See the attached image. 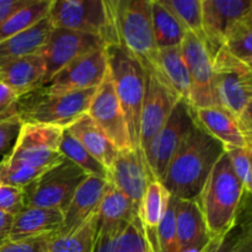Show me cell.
I'll use <instances>...</instances> for the list:
<instances>
[{"label": "cell", "instance_id": "obj_1", "mask_svg": "<svg viewBox=\"0 0 252 252\" xmlns=\"http://www.w3.org/2000/svg\"><path fill=\"white\" fill-rule=\"evenodd\" d=\"M224 152L223 145L196 122L170 161L161 185L174 198L194 201Z\"/></svg>", "mask_w": 252, "mask_h": 252}, {"label": "cell", "instance_id": "obj_2", "mask_svg": "<svg viewBox=\"0 0 252 252\" xmlns=\"http://www.w3.org/2000/svg\"><path fill=\"white\" fill-rule=\"evenodd\" d=\"M250 194L245 193L224 152L196 199L214 243L231 233L236 225L241 203Z\"/></svg>", "mask_w": 252, "mask_h": 252}, {"label": "cell", "instance_id": "obj_3", "mask_svg": "<svg viewBox=\"0 0 252 252\" xmlns=\"http://www.w3.org/2000/svg\"><path fill=\"white\" fill-rule=\"evenodd\" d=\"M107 71L127 122L130 143L139 147V125L145 93V71L138 59L120 44H107Z\"/></svg>", "mask_w": 252, "mask_h": 252}, {"label": "cell", "instance_id": "obj_4", "mask_svg": "<svg viewBox=\"0 0 252 252\" xmlns=\"http://www.w3.org/2000/svg\"><path fill=\"white\" fill-rule=\"evenodd\" d=\"M116 44L142 63L147 71H155L158 47L153 34L150 0H108Z\"/></svg>", "mask_w": 252, "mask_h": 252}, {"label": "cell", "instance_id": "obj_5", "mask_svg": "<svg viewBox=\"0 0 252 252\" xmlns=\"http://www.w3.org/2000/svg\"><path fill=\"white\" fill-rule=\"evenodd\" d=\"M48 17L53 29L94 34L106 46L116 44L108 0H52Z\"/></svg>", "mask_w": 252, "mask_h": 252}, {"label": "cell", "instance_id": "obj_6", "mask_svg": "<svg viewBox=\"0 0 252 252\" xmlns=\"http://www.w3.org/2000/svg\"><path fill=\"white\" fill-rule=\"evenodd\" d=\"M85 177L76 165L63 157L24 189L26 206L56 209L63 213Z\"/></svg>", "mask_w": 252, "mask_h": 252}, {"label": "cell", "instance_id": "obj_7", "mask_svg": "<svg viewBox=\"0 0 252 252\" xmlns=\"http://www.w3.org/2000/svg\"><path fill=\"white\" fill-rule=\"evenodd\" d=\"M63 128L42 123L22 122L7 162L33 169H48L63 158L59 152Z\"/></svg>", "mask_w": 252, "mask_h": 252}, {"label": "cell", "instance_id": "obj_8", "mask_svg": "<svg viewBox=\"0 0 252 252\" xmlns=\"http://www.w3.org/2000/svg\"><path fill=\"white\" fill-rule=\"evenodd\" d=\"M194 125V110L187 101L180 98L167 122L155 135L144 153L145 161L153 180L162 181L170 161Z\"/></svg>", "mask_w": 252, "mask_h": 252}, {"label": "cell", "instance_id": "obj_9", "mask_svg": "<svg viewBox=\"0 0 252 252\" xmlns=\"http://www.w3.org/2000/svg\"><path fill=\"white\" fill-rule=\"evenodd\" d=\"M96 89L62 95H41L37 93V97L27 105L21 100V122L42 123L66 129L71 123L88 112Z\"/></svg>", "mask_w": 252, "mask_h": 252}, {"label": "cell", "instance_id": "obj_10", "mask_svg": "<svg viewBox=\"0 0 252 252\" xmlns=\"http://www.w3.org/2000/svg\"><path fill=\"white\" fill-rule=\"evenodd\" d=\"M105 48L79 57L66 64L36 93L41 95H62L98 88L107 74Z\"/></svg>", "mask_w": 252, "mask_h": 252}, {"label": "cell", "instance_id": "obj_11", "mask_svg": "<svg viewBox=\"0 0 252 252\" xmlns=\"http://www.w3.org/2000/svg\"><path fill=\"white\" fill-rule=\"evenodd\" d=\"M213 88L218 107L238 122L244 135L252 142V69L214 73Z\"/></svg>", "mask_w": 252, "mask_h": 252}, {"label": "cell", "instance_id": "obj_12", "mask_svg": "<svg viewBox=\"0 0 252 252\" xmlns=\"http://www.w3.org/2000/svg\"><path fill=\"white\" fill-rule=\"evenodd\" d=\"M182 58L189 76V105L193 110L218 107L213 88V66L212 56L206 44L194 34L186 32L181 44Z\"/></svg>", "mask_w": 252, "mask_h": 252}, {"label": "cell", "instance_id": "obj_13", "mask_svg": "<svg viewBox=\"0 0 252 252\" xmlns=\"http://www.w3.org/2000/svg\"><path fill=\"white\" fill-rule=\"evenodd\" d=\"M86 113L118 152L132 149L127 122L108 71L96 89Z\"/></svg>", "mask_w": 252, "mask_h": 252}, {"label": "cell", "instance_id": "obj_14", "mask_svg": "<svg viewBox=\"0 0 252 252\" xmlns=\"http://www.w3.org/2000/svg\"><path fill=\"white\" fill-rule=\"evenodd\" d=\"M179 100L176 94L157 74L147 71L139 125V147L143 154L147 152L155 135L167 122Z\"/></svg>", "mask_w": 252, "mask_h": 252}, {"label": "cell", "instance_id": "obj_15", "mask_svg": "<svg viewBox=\"0 0 252 252\" xmlns=\"http://www.w3.org/2000/svg\"><path fill=\"white\" fill-rule=\"evenodd\" d=\"M105 47L106 43L101 37L70 30L52 29L41 51L46 64L44 84L70 62Z\"/></svg>", "mask_w": 252, "mask_h": 252}, {"label": "cell", "instance_id": "obj_16", "mask_svg": "<svg viewBox=\"0 0 252 252\" xmlns=\"http://www.w3.org/2000/svg\"><path fill=\"white\" fill-rule=\"evenodd\" d=\"M251 12V0H202L204 44L212 58L234 25Z\"/></svg>", "mask_w": 252, "mask_h": 252}, {"label": "cell", "instance_id": "obj_17", "mask_svg": "<svg viewBox=\"0 0 252 252\" xmlns=\"http://www.w3.org/2000/svg\"><path fill=\"white\" fill-rule=\"evenodd\" d=\"M153 180L142 149L118 152L115 161L107 170V181L130 199L138 209L148 184Z\"/></svg>", "mask_w": 252, "mask_h": 252}, {"label": "cell", "instance_id": "obj_18", "mask_svg": "<svg viewBox=\"0 0 252 252\" xmlns=\"http://www.w3.org/2000/svg\"><path fill=\"white\" fill-rule=\"evenodd\" d=\"M107 185V180L86 176L64 208L63 221L56 235H69L95 216Z\"/></svg>", "mask_w": 252, "mask_h": 252}, {"label": "cell", "instance_id": "obj_19", "mask_svg": "<svg viewBox=\"0 0 252 252\" xmlns=\"http://www.w3.org/2000/svg\"><path fill=\"white\" fill-rule=\"evenodd\" d=\"M175 225L179 252H209L217 244L207 230L196 199H177Z\"/></svg>", "mask_w": 252, "mask_h": 252}, {"label": "cell", "instance_id": "obj_20", "mask_svg": "<svg viewBox=\"0 0 252 252\" xmlns=\"http://www.w3.org/2000/svg\"><path fill=\"white\" fill-rule=\"evenodd\" d=\"M46 64L41 52L0 66V83L19 97L36 93L43 86Z\"/></svg>", "mask_w": 252, "mask_h": 252}, {"label": "cell", "instance_id": "obj_21", "mask_svg": "<svg viewBox=\"0 0 252 252\" xmlns=\"http://www.w3.org/2000/svg\"><path fill=\"white\" fill-rule=\"evenodd\" d=\"M93 252H155L139 218L111 231L97 233Z\"/></svg>", "mask_w": 252, "mask_h": 252}, {"label": "cell", "instance_id": "obj_22", "mask_svg": "<svg viewBox=\"0 0 252 252\" xmlns=\"http://www.w3.org/2000/svg\"><path fill=\"white\" fill-rule=\"evenodd\" d=\"M63 221V213L56 209L26 206L12 219L7 240H25L56 234Z\"/></svg>", "mask_w": 252, "mask_h": 252}, {"label": "cell", "instance_id": "obj_23", "mask_svg": "<svg viewBox=\"0 0 252 252\" xmlns=\"http://www.w3.org/2000/svg\"><path fill=\"white\" fill-rule=\"evenodd\" d=\"M196 122L218 140L224 149L252 147V142L244 135L238 122L221 107H206L194 110Z\"/></svg>", "mask_w": 252, "mask_h": 252}, {"label": "cell", "instance_id": "obj_24", "mask_svg": "<svg viewBox=\"0 0 252 252\" xmlns=\"http://www.w3.org/2000/svg\"><path fill=\"white\" fill-rule=\"evenodd\" d=\"M49 17H44L30 29L0 42V66L39 53L52 31Z\"/></svg>", "mask_w": 252, "mask_h": 252}, {"label": "cell", "instance_id": "obj_25", "mask_svg": "<svg viewBox=\"0 0 252 252\" xmlns=\"http://www.w3.org/2000/svg\"><path fill=\"white\" fill-rule=\"evenodd\" d=\"M137 218L138 209L130 199L108 184L96 212V234L111 231Z\"/></svg>", "mask_w": 252, "mask_h": 252}, {"label": "cell", "instance_id": "obj_26", "mask_svg": "<svg viewBox=\"0 0 252 252\" xmlns=\"http://www.w3.org/2000/svg\"><path fill=\"white\" fill-rule=\"evenodd\" d=\"M65 130L83 145L86 152L90 153L102 166H105L106 170L110 169L117 157L118 150L96 127L88 113L71 123Z\"/></svg>", "mask_w": 252, "mask_h": 252}, {"label": "cell", "instance_id": "obj_27", "mask_svg": "<svg viewBox=\"0 0 252 252\" xmlns=\"http://www.w3.org/2000/svg\"><path fill=\"white\" fill-rule=\"evenodd\" d=\"M154 74L176 94L177 97L189 103V76L180 46L158 49Z\"/></svg>", "mask_w": 252, "mask_h": 252}, {"label": "cell", "instance_id": "obj_28", "mask_svg": "<svg viewBox=\"0 0 252 252\" xmlns=\"http://www.w3.org/2000/svg\"><path fill=\"white\" fill-rule=\"evenodd\" d=\"M150 12L153 34L158 49L180 46L186 34V30L174 14L160 0H150Z\"/></svg>", "mask_w": 252, "mask_h": 252}, {"label": "cell", "instance_id": "obj_29", "mask_svg": "<svg viewBox=\"0 0 252 252\" xmlns=\"http://www.w3.org/2000/svg\"><path fill=\"white\" fill-rule=\"evenodd\" d=\"M169 199L170 194L164 189L161 182L150 180L138 207V218L149 235L152 233L154 234L155 229L164 217Z\"/></svg>", "mask_w": 252, "mask_h": 252}, {"label": "cell", "instance_id": "obj_30", "mask_svg": "<svg viewBox=\"0 0 252 252\" xmlns=\"http://www.w3.org/2000/svg\"><path fill=\"white\" fill-rule=\"evenodd\" d=\"M52 0H30L27 5L17 10L0 25V42L30 29L48 16Z\"/></svg>", "mask_w": 252, "mask_h": 252}, {"label": "cell", "instance_id": "obj_31", "mask_svg": "<svg viewBox=\"0 0 252 252\" xmlns=\"http://www.w3.org/2000/svg\"><path fill=\"white\" fill-rule=\"evenodd\" d=\"M96 236V214L69 235L53 234L48 241L47 252H93Z\"/></svg>", "mask_w": 252, "mask_h": 252}, {"label": "cell", "instance_id": "obj_32", "mask_svg": "<svg viewBox=\"0 0 252 252\" xmlns=\"http://www.w3.org/2000/svg\"><path fill=\"white\" fill-rule=\"evenodd\" d=\"M59 152L65 159L73 162L74 165H76L86 176L107 180V170H106V167L102 166L90 153L86 152L83 145L73 135L69 134L66 130H64L63 137H62Z\"/></svg>", "mask_w": 252, "mask_h": 252}, {"label": "cell", "instance_id": "obj_33", "mask_svg": "<svg viewBox=\"0 0 252 252\" xmlns=\"http://www.w3.org/2000/svg\"><path fill=\"white\" fill-rule=\"evenodd\" d=\"M221 48L252 68V12L234 25L226 34Z\"/></svg>", "mask_w": 252, "mask_h": 252}, {"label": "cell", "instance_id": "obj_34", "mask_svg": "<svg viewBox=\"0 0 252 252\" xmlns=\"http://www.w3.org/2000/svg\"><path fill=\"white\" fill-rule=\"evenodd\" d=\"M179 20L186 32L194 34L204 43L202 25V0H160Z\"/></svg>", "mask_w": 252, "mask_h": 252}, {"label": "cell", "instance_id": "obj_35", "mask_svg": "<svg viewBox=\"0 0 252 252\" xmlns=\"http://www.w3.org/2000/svg\"><path fill=\"white\" fill-rule=\"evenodd\" d=\"M176 201V198L170 196L164 217H162L159 225L155 229L154 240H153L155 252H179L176 238V225H175Z\"/></svg>", "mask_w": 252, "mask_h": 252}, {"label": "cell", "instance_id": "obj_36", "mask_svg": "<svg viewBox=\"0 0 252 252\" xmlns=\"http://www.w3.org/2000/svg\"><path fill=\"white\" fill-rule=\"evenodd\" d=\"M44 170L12 164L2 159L0 162V185L24 189L31 185Z\"/></svg>", "mask_w": 252, "mask_h": 252}, {"label": "cell", "instance_id": "obj_37", "mask_svg": "<svg viewBox=\"0 0 252 252\" xmlns=\"http://www.w3.org/2000/svg\"><path fill=\"white\" fill-rule=\"evenodd\" d=\"M251 148H230L225 149L234 174L238 177L246 194L251 193L252 189V166H251Z\"/></svg>", "mask_w": 252, "mask_h": 252}, {"label": "cell", "instance_id": "obj_38", "mask_svg": "<svg viewBox=\"0 0 252 252\" xmlns=\"http://www.w3.org/2000/svg\"><path fill=\"white\" fill-rule=\"evenodd\" d=\"M25 207L26 201L24 189L0 185V212L15 217Z\"/></svg>", "mask_w": 252, "mask_h": 252}, {"label": "cell", "instance_id": "obj_39", "mask_svg": "<svg viewBox=\"0 0 252 252\" xmlns=\"http://www.w3.org/2000/svg\"><path fill=\"white\" fill-rule=\"evenodd\" d=\"M53 234L25 240H5L0 241V252H47L48 241Z\"/></svg>", "mask_w": 252, "mask_h": 252}, {"label": "cell", "instance_id": "obj_40", "mask_svg": "<svg viewBox=\"0 0 252 252\" xmlns=\"http://www.w3.org/2000/svg\"><path fill=\"white\" fill-rule=\"evenodd\" d=\"M20 112H21V97H19L6 85L0 83V122L12 118H20Z\"/></svg>", "mask_w": 252, "mask_h": 252}, {"label": "cell", "instance_id": "obj_41", "mask_svg": "<svg viewBox=\"0 0 252 252\" xmlns=\"http://www.w3.org/2000/svg\"><path fill=\"white\" fill-rule=\"evenodd\" d=\"M21 123L20 118H12V120L0 122V154H5L12 143H15Z\"/></svg>", "mask_w": 252, "mask_h": 252}, {"label": "cell", "instance_id": "obj_42", "mask_svg": "<svg viewBox=\"0 0 252 252\" xmlns=\"http://www.w3.org/2000/svg\"><path fill=\"white\" fill-rule=\"evenodd\" d=\"M230 252H252V233L250 219L243 224L240 234L234 238Z\"/></svg>", "mask_w": 252, "mask_h": 252}, {"label": "cell", "instance_id": "obj_43", "mask_svg": "<svg viewBox=\"0 0 252 252\" xmlns=\"http://www.w3.org/2000/svg\"><path fill=\"white\" fill-rule=\"evenodd\" d=\"M29 2L30 0H0V25Z\"/></svg>", "mask_w": 252, "mask_h": 252}, {"label": "cell", "instance_id": "obj_44", "mask_svg": "<svg viewBox=\"0 0 252 252\" xmlns=\"http://www.w3.org/2000/svg\"><path fill=\"white\" fill-rule=\"evenodd\" d=\"M12 219H14L12 216L0 212V241L5 240V239L7 238V235H9L10 228H11L12 224Z\"/></svg>", "mask_w": 252, "mask_h": 252}, {"label": "cell", "instance_id": "obj_45", "mask_svg": "<svg viewBox=\"0 0 252 252\" xmlns=\"http://www.w3.org/2000/svg\"><path fill=\"white\" fill-rule=\"evenodd\" d=\"M233 241H234V239L231 238L230 234H228V235H226L223 240L218 241V243L213 246V249H212L209 252H230L231 245H233Z\"/></svg>", "mask_w": 252, "mask_h": 252}]
</instances>
